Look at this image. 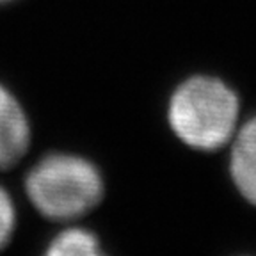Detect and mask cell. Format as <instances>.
I'll return each instance as SVG.
<instances>
[{"mask_svg": "<svg viewBox=\"0 0 256 256\" xmlns=\"http://www.w3.org/2000/svg\"><path fill=\"white\" fill-rule=\"evenodd\" d=\"M44 256H104L98 251V238L84 230H66L54 238Z\"/></svg>", "mask_w": 256, "mask_h": 256, "instance_id": "5", "label": "cell"}, {"mask_svg": "<svg viewBox=\"0 0 256 256\" xmlns=\"http://www.w3.org/2000/svg\"><path fill=\"white\" fill-rule=\"evenodd\" d=\"M14 206L9 194L0 187V249L8 244L14 232Z\"/></svg>", "mask_w": 256, "mask_h": 256, "instance_id": "6", "label": "cell"}, {"mask_svg": "<svg viewBox=\"0 0 256 256\" xmlns=\"http://www.w3.org/2000/svg\"><path fill=\"white\" fill-rule=\"evenodd\" d=\"M6 2H11V0H0V4H6Z\"/></svg>", "mask_w": 256, "mask_h": 256, "instance_id": "7", "label": "cell"}, {"mask_svg": "<svg viewBox=\"0 0 256 256\" xmlns=\"http://www.w3.org/2000/svg\"><path fill=\"white\" fill-rule=\"evenodd\" d=\"M238 112V96L226 82L216 76L196 75L172 92L168 120L182 142L214 152L233 139Z\"/></svg>", "mask_w": 256, "mask_h": 256, "instance_id": "1", "label": "cell"}, {"mask_svg": "<svg viewBox=\"0 0 256 256\" xmlns=\"http://www.w3.org/2000/svg\"><path fill=\"white\" fill-rule=\"evenodd\" d=\"M230 172L236 190L256 206V116L233 136Z\"/></svg>", "mask_w": 256, "mask_h": 256, "instance_id": "4", "label": "cell"}, {"mask_svg": "<svg viewBox=\"0 0 256 256\" xmlns=\"http://www.w3.org/2000/svg\"><path fill=\"white\" fill-rule=\"evenodd\" d=\"M30 144V126L20 102L0 84V169L18 164Z\"/></svg>", "mask_w": 256, "mask_h": 256, "instance_id": "3", "label": "cell"}, {"mask_svg": "<svg viewBox=\"0 0 256 256\" xmlns=\"http://www.w3.org/2000/svg\"><path fill=\"white\" fill-rule=\"evenodd\" d=\"M25 190L44 217L70 220L88 214L100 203L104 182L89 160L54 153L30 169L25 178Z\"/></svg>", "mask_w": 256, "mask_h": 256, "instance_id": "2", "label": "cell"}]
</instances>
